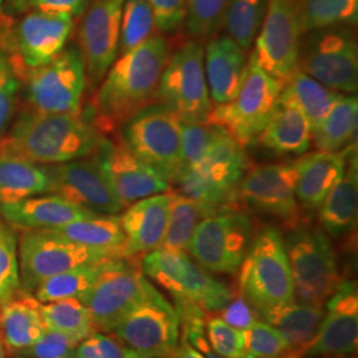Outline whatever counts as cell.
<instances>
[{"label": "cell", "instance_id": "obj_1", "mask_svg": "<svg viewBox=\"0 0 358 358\" xmlns=\"http://www.w3.org/2000/svg\"><path fill=\"white\" fill-rule=\"evenodd\" d=\"M170 55L167 38L157 35L115 59L93 99L92 122L101 134L122 128L130 118L157 103Z\"/></svg>", "mask_w": 358, "mask_h": 358}, {"label": "cell", "instance_id": "obj_2", "mask_svg": "<svg viewBox=\"0 0 358 358\" xmlns=\"http://www.w3.org/2000/svg\"><path fill=\"white\" fill-rule=\"evenodd\" d=\"M103 141L100 130L80 113L50 115L27 110L0 140V152L48 166L97 153Z\"/></svg>", "mask_w": 358, "mask_h": 358}, {"label": "cell", "instance_id": "obj_3", "mask_svg": "<svg viewBox=\"0 0 358 358\" xmlns=\"http://www.w3.org/2000/svg\"><path fill=\"white\" fill-rule=\"evenodd\" d=\"M238 272L241 296L256 315L296 299L284 239L275 227L263 229L252 239Z\"/></svg>", "mask_w": 358, "mask_h": 358}, {"label": "cell", "instance_id": "obj_4", "mask_svg": "<svg viewBox=\"0 0 358 358\" xmlns=\"http://www.w3.org/2000/svg\"><path fill=\"white\" fill-rule=\"evenodd\" d=\"M294 280V296L301 303L322 307L336 291L341 276L327 234L296 226L284 239Z\"/></svg>", "mask_w": 358, "mask_h": 358}, {"label": "cell", "instance_id": "obj_5", "mask_svg": "<svg viewBox=\"0 0 358 358\" xmlns=\"http://www.w3.org/2000/svg\"><path fill=\"white\" fill-rule=\"evenodd\" d=\"M301 38L297 68L327 88L356 94L358 90L357 40L350 26L321 28Z\"/></svg>", "mask_w": 358, "mask_h": 358}, {"label": "cell", "instance_id": "obj_6", "mask_svg": "<svg viewBox=\"0 0 358 358\" xmlns=\"http://www.w3.org/2000/svg\"><path fill=\"white\" fill-rule=\"evenodd\" d=\"M157 101L182 122L206 124L213 103L205 73V48L190 40L170 55L159 81Z\"/></svg>", "mask_w": 358, "mask_h": 358}, {"label": "cell", "instance_id": "obj_7", "mask_svg": "<svg viewBox=\"0 0 358 358\" xmlns=\"http://www.w3.org/2000/svg\"><path fill=\"white\" fill-rule=\"evenodd\" d=\"M282 83L268 75L251 53L243 84L230 103L211 109L207 124L229 131L243 146L255 141L272 115Z\"/></svg>", "mask_w": 358, "mask_h": 358}, {"label": "cell", "instance_id": "obj_8", "mask_svg": "<svg viewBox=\"0 0 358 358\" xmlns=\"http://www.w3.org/2000/svg\"><path fill=\"white\" fill-rule=\"evenodd\" d=\"M157 294L140 267L125 259H113L78 300L90 310L96 329L112 332L136 308Z\"/></svg>", "mask_w": 358, "mask_h": 358}, {"label": "cell", "instance_id": "obj_9", "mask_svg": "<svg viewBox=\"0 0 358 358\" xmlns=\"http://www.w3.org/2000/svg\"><path fill=\"white\" fill-rule=\"evenodd\" d=\"M141 269L176 300L190 301L205 312H220L232 300L230 288L194 263L186 252L157 248L143 256Z\"/></svg>", "mask_w": 358, "mask_h": 358}, {"label": "cell", "instance_id": "obj_10", "mask_svg": "<svg viewBox=\"0 0 358 358\" xmlns=\"http://www.w3.org/2000/svg\"><path fill=\"white\" fill-rule=\"evenodd\" d=\"M87 87L85 65L78 47H68L50 63L29 72L24 99L29 110L50 115L80 113Z\"/></svg>", "mask_w": 358, "mask_h": 358}, {"label": "cell", "instance_id": "obj_11", "mask_svg": "<svg viewBox=\"0 0 358 358\" xmlns=\"http://www.w3.org/2000/svg\"><path fill=\"white\" fill-rule=\"evenodd\" d=\"M252 239L251 217L234 208L205 217L194 231L187 252L205 269L235 275Z\"/></svg>", "mask_w": 358, "mask_h": 358}, {"label": "cell", "instance_id": "obj_12", "mask_svg": "<svg viewBox=\"0 0 358 358\" xmlns=\"http://www.w3.org/2000/svg\"><path fill=\"white\" fill-rule=\"evenodd\" d=\"M20 282L27 292L53 275L87 264L117 259L113 255L72 243L51 230H26L17 242Z\"/></svg>", "mask_w": 358, "mask_h": 358}, {"label": "cell", "instance_id": "obj_13", "mask_svg": "<svg viewBox=\"0 0 358 358\" xmlns=\"http://www.w3.org/2000/svg\"><path fill=\"white\" fill-rule=\"evenodd\" d=\"M121 129V141L171 183L180 165L178 118L161 103H153L130 118Z\"/></svg>", "mask_w": 358, "mask_h": 358}, {"label": "cell", "instance_id": "obj_14", "mask_svg": "<svg viewBox=\"0 0 358 358\" xmlns=\"http://www.w3.org/2000/svg\"><path fill=\"white\" fill-rule=\"evenodd\" d=\"M303 36L299 0H268L251 53L268 75L284 84L297 69Z\"/></svg>", "mask_w": 358, "mask_h": 358}, {"label": "cell", "instance_id": "obj_15", "mask_svg": "<svg viewBox=\"0 0 358 358\" xmlns=\"http://www.w3.org/2000/svg\"><path fill=\"white\" fill-rule=\"evenodd\" d=\"M179 325L176 308L158 292L115 325L112 333L140 355L171 358L178 346Z\"/></svg>", "mask_w": 358, "mask_h": 358}, {"label": "cell", "instance_id": "obj_16", "mask_svg": "<svg viewBox=\"0 0 358 358\" xmlns=\"http://www.w3.org/2000/svg\"><path fill=\"white\" fill-rule=\"evenodd\" d=\"M47 167L52 194L101 215H115L125 208L103 171L99 154Z\"/></svg>", "mask_w": 358, "mask_h": 358}, {"label": "cell", "instance_id": "obj_17", "mask_svg": "<svg viewBox=\"0 0 358 358\" xmlns=\"http://www.w3.org/2000/svg\"><path fill=\"white\" fill-rule=\"evenodd\" d=\"M125 0H93L78 29L87 83L100 85L120 52L121 17Z\"/></svg>", "mask_w": 358, "mask_h": 358}, {"label": "cell", "instance_id": "obj_18", "mask_svg": "<svg viewBox=\"0 0 358 358\" xmlns=\"http://www.w3.org/2000/svg\"><path fill=\"white\" fill-rule=\"evenodd\" d=\"M357 284L341 279L327 300V310L315 337L299 353L303 357L337 358L357 350Z\"/></svg>", "mask_w": 358, "mask_h": 358}, {"label": "cell", "instance_id": "obj_19", "mask_svg": "<svg viewBox=\"0 0 358 358\" xmlns=\"http://www.w3.org/2000/svg\"><path fill=\"white\" fill-rule=\"evenodd\" d=\"M294 164H272L245 173L238 186V196L245 205L278 217L289 229L300 223V205L296 198Z\"/></svg>", "mask_w": 358, "mask_h": 358}, {"label": "cell", "instance_id": "obj_20", "mask_svg": "<svg viewBox=\"0 0 358 358\" xmlns=\"http://www.w3.org/2000/svg\"><path fill=\"white\" fill-rule=\"evenodd\" d=\"M97 154L103 171L124 207L170 190V180L142 161L124 142L105 140Z\"/></svg>", "mask_w": 358, "mask_h": 358}, {"label": "cell", "instance_id": "obj_21", "mask_svg": "<svg viewBox=\"0 0 358 358\" xmlns=\"http://www.w3.org/2000/svg\"><path fill=\"white\" fill-rule=\"evenodd\" d=\"M73 29V17L34 10L22 17L13 31L19 63L29 72L50 63L65 48Z\"/></svg>", "mask_w": 358, "mask_h": 358}, {"label": "cell", "instance_id": "obj_22", "mask_svg": "<svg viewBox=\"0 0 358 358\" xmlns=\"http://www.w3.org/2000/svg\"><path fill=\"white\" fill-rule=\"evenodd\" d=\"M173 192L152 195L128 206L120 217L125 234V259L159 248L166 231Z\"/></svg>", "mask_w": 358, "mask_h": 358}, {"label": "cell", "instance_id": "obj_23", "mask_svg": "<svg viewBox=\"0 0 358 358\" xmlns=\"http://www.w3.org/2000/svg\"><path fill=\"white\" fill-rule=\"evenodd\" d=\"M0 215L8 224L17 229L52 230L75 220L101 214H96L57 194H43L13 203H1Z\"/></svg>", "mask_w": 358, "mask_h": 358}, {"label": "cell", "instance_id": "obj_24", "mask_svg": "<svg viewBox=\"0 0 358 358\" xmlns=\"http://www.w3.org/2000/svg\"><path fill=\"white\" fill-rule=\"evenodd\" d=\"M247 52L230 36L210 38L205 50V73L211 103H230L247 72Z\"/></svg>", "mask_w": 358, "mask_h": 358}, {"label": "cell", "instance_id": "obj_25", "mask_svg": "<svg viewBox=\"0 0 358 358\" xmlns=\"http://www.w3.org/2000/svg\"><path fill=\"white\" fill-rule=\"evenodd\" d=\"M345 169L343 176L333 185L320 207L321 226L324 231L340 238L352 232L357 226L358 166L356 145L345 149Z\"/></svg>", "mask_w": 358, "mask_h": 358}, {"label": "cell", "instance_id": "obj_26", "mask_svg": "<svg viewBox=\"0 0 358 358\" xmlns=\"http://www.w3.org/2000/svg\"><path fill=\"white\" fill-rule=\"evenodd\" d=\"M345 150L316 152L303 157L296 166V198L307 210H317L345 169Z\"/></svg>", "mask_w": 358, "mask_h": 358}, {"label": "cell", "instance_id": "obj_27", "mask_svg": "<svg viewBox=\"0 0 358 358\" xmlns=\"http://www.w3.org/2000/svg\"><path fill=\"white\" fill-rule=\"evenodd\" d=\"M41 303L28 292H17L0 307V336L4 348L19 353L36 344L47 331Z\"/></svg>", "mask_w": 358, "mask_h": 358}, {"label": "cell", "instance_id": "obj_28", "mask_svg": "<svg viewBox=\"0 0 358 358\" xmlns=\"http://www.w3.org/2000/svg\"><path fill=\"white\" fill-rule=\"evenodd\" d=\"M257 140L275 153L300 155L312 145V129L300 110L278 101Z\"/></svg>", "mask_w": 358, "mask_h": 358}, {"label": "cell", "instance_id": "obj_29", "mask_svg": "<svg viewBox=\"0 0 358 358\" xmlns=\"http://www.w3.org/2000/svg\"><path fill=\"white\" fill-rule=\"evenodd\" d=\"M52 192L48 167L0 152V205Z\"/></svg>", "mask_w": 358, "mask_h": 358}, {"label": "cell", "instance_id": "obj_30", "mask_svg": "<svg viewBox=\"0 0 358 358\" xmlns=\"http://www.w3.org/2000/svg\"><path fill=\"white\" fill-rule=\"evenodd\" d=\"M257 315L282 333L291 352L299 353L319 331L324 308L294 300L279 307L263 309Z\"/></svg>", "mask_w": 358, "mask_h": 358}, {"label": "cell", "instance_id": "obj_31", "mask_svg": "<svg viewBox=\"0 0 358 358\" xmlns=\"http://www.w3.org/2000/svg\"><path fill=\"white\" fill-rule=\"evenodd\" d=\"M51 231L72 243L108 252L117 259H125V234L120 217L96 215L71 222Z\"/></svg>", "mask_w": 358, "mask_h": 358}, {"label": "cell", "instance_id": "obj_32", "mask_svg": "<svg viewBox=\"0 0 358 358\" xmlns=\"http://www.w3.org/2000/svg\"><path fill=\"white\" fill-rule=\"evenodd\" d=\"M341 94L343 93L327 88L297 68L282 84L279 101L300 110L307 117L310 129L313 130L320 125Z\"/></svg>", "mask_w": 358, "mask_h": 358}, {"label": "cell", "instance_id": "obj_33", "mask_svg": "<svg viewBox=\"0 0 358 358\" xmlns=\"http://www.w3.org/2000/svg\"><path fill=\"white\" fill-rule=\"evenodd\" d=\"M173 192L166 231L159 248L171 252H187L192 234L198 224L207 217L217 213L213 207L196 202L178 192Z\"/></svg>", "mask_w": 358, "mask_h": 358}, {"label": "cell", "instance_id": "obj_34", "mask_svg": "<svg viewBox=\"0 0 358 358\" xmlns=\"http://www.w3.org/2000/svg\"><path fill=\"white\" fill-rule=\"evenodd\" d=\"M358 101L356 94H341L320 125L312 130L317 150L337 153L356 137Z\"/></svg>", "mask_w": 358, "mask_h": 358}, {"label": "cell", "instance_id": "obj_35", "mask_svg": "<svg viewBox=\"0 0 358 358\" xmlns=\"http://www.w3.org/2000/svg\"><path fill=\"white\" fill-rule=\"evenodd\" d=\"M231 186L238 187L247 173V154L241 142L217 127V134L199 166Z\"/></svg>", "mask_w": 358, "mask_h": 358}, {"label": "cell", "instance_id": "obj_36", "mask_svg": "<svg viewBox=\"0 0 358 358\" xmlns=\"http://www.w3.org/2000/svg\"><path fill=\"white\" fill-rule=\"evenodd\" d=\"M108 262L80 266L53 275L43 280L34 289L35 297L38 303H50L62 299H80L93 287L99 276L103 273Z\"/></svg>", "mask_w": 358, "mask_h": 358}, {"label": "cell", "instance_id": "obj_37", "mask_svg": "<svg viewBox=\"0 0 358 358\" xmlns=\"http://www.w3.org/2000/svg\"><path fill=\"white\" fill-rule=\"evenodd\" d=\"M40 308L47 329L64 333L80 343L96 332L90 310L78 299L41 303Z\"/></svg>", "mask_w": 358, "mask_h": 358}, {"label": "cell", "instance_id": "obj_38", "mask_svg": "<svg viewBox=\"0 0 358 358\" xmlns=\"http://www.w3.org/2000/svg\"><path fill=\"white\" fill-rule=\"evenodd\" d=\"M303 34L321 28L355 26L358 20V0H299Z\"/></svg>", "mask_w": 358, "mask_h": 358}, {"label": "cell", "instance_id": "obj_39", "mask_svg": "<svg viewBox=\"0 0 358 358\" xmlns=\"http://www.w3.org/2000/svg\"><path fill=\"white\" fill-rule=\"evenodd\" d=\"M268 0H230L223 27L244 52H248L257 38L264 16L267 13Z\"/></svg>", "mask_w": 358, "mask_h": 358}, {"label": "cell", "instance_id": "obj_40", "mask_svg": "<svg viewBox=\"0 0 358 358\" xmlns=\"http://www.w3.org/2000/svg\"><path fill=\"white\" fill-rule=\"evenodd\" d=\"M155 17L148 0H125L121 17L120 55L131 51L154 36Z\"/></svg>", "mask_w": 358, "mask_h": 358}, {"label": "cell", "instance_id": "obj_41", "mask_svg": "<svg viewBox=\"0 0 358 358\" xmlns=\"http://www.w3.org/2000/svg\"><path fill=\"white\" fill-rule=\"evenodd\" d=\"M230 0H186L185 23L194 40L214 38L223 27Z\"/></svg>", "mask_w": 358, "mask_h": 358}, {"label": "cell", "instance_id": "obj_42", "mask_svg": "<svg viewBox=\"0 0 358 358\" xmlns=\"http://www.w3.org/2000/svg\"><path fill=\"white\" fill-rule=\"evenodd\" d=\"M17 238L11 224L0 219V307L20 291Z\"/></svg>", "mask_w": 358, "mask_h": 358}, {"label": "cell", "instance_id": "obj_43", "mask_svg": "<svg viewBox=\"0 0 358 358\" xmlns=\"http://www.w3.org/2000/svg\"><path fill=\"white\" fill-rule=\"evenodd\" d=\"M243 336L245 358H279L291 352L282 333L266 321L256 320Z\"/></svg>", "mask_w": 358, "mask_h": 358}, {"label": "cell", "instance_id": "obj_44", "mask_svg": "<svg viewBox=\"0 0 358 358\" xmlns=\"http://www.w3.org/2000/svg\"><path fill=\"white\" fill-rule=\"evenodd\" d=\"M217 130V125L207 122L192 124L180 121V165L178 173L202 164Z\"/></svg>", "mask_w": 358, "mask_h": 358}, {"label": "cell", "instance_id": "obj_45", "mask_svg": "<svg viewBox=\"0 0 358 358\" xmlns=\"http://www.w3.org/2000/svg\"><path fill=\"white\" fill-rule=\"evenodd\" d=\"M20 78L8 55L0 47V140L8 133L13 122Z\"/></svg>", "mask_w": 358, "mask_h": 358}, {"label": "cell", "instance_id": "obj_46", "mask_svg": "<svg viewBox=\"0 0 358 358\" xmlns=\"http://www.w3.org/2000/svg\"><path fill=\"white\" fill-rule=\"evenodd\" d=\"M206 328L207 341L217 355L226 358H245L243 331L231 327L220 317L208 320Z\"/></svg>", "mask_w": 358, "mask_h": 358}, {"label": "cell", "instance_id": "obj_47", "mask_svg": "<svg viewBox=\"0 0 358 358\" xmlns=\"http://www.w3.org/2000/svg\"><path fill=\"white\" fill-rule=\"evenodd\" d=\"M80 341L64 333L47 329L36 344L20 350L19 355L31 358H76Z\"/></svg>", "mask_w": 358, "mask_h": 358}, {"label": "cell", "instance_id": "obj_48", "mask_svg": "<svg viewBox=\"0 0 358 358\" xmlns=\"http://www.w3.org/2000/svg\"><path fill=\"white\" fill-rule=\"evenodd\" d=\"M155 17V26L165 34L176 32L185 22L186 0H148Z\"/></svg>", "mask_w": 358, "mask_h": 358}, {"label": "cell", "instance_id": "obj_49", "mask_svg": "<svg viewBox=\"0 0 358 358\" xmlns=\"http://www.w3.org/2000/svg\"><path fill=\"white\" fill-rule=\"evenodd\" d=\"M256 312L250 307V304L241 296L236 300H231L229 306L222 309V320L230 324L231 327L245 331L248 329L257 319Z\"/></svg>", "mask_w": 358, "mask_h": 358}, {"label": "cell", "instance_id": "obj_50", "mask_svg": "<svg viewBox=\"0 0 358 358\" xmlns=\"http://www.w3.org/2000/svg\"><path fill=\"white\" fill-rule=\"evenodd\" d=\"M90 0H27L26 6L41 13L68 15L71 17L84 13Z\"/></svg>", "mask_w": 358, "mask_h": 358}, {"label": "cell", "instance_id": "obj_51", "mask_svg": "<svg viewBox=\"0 0 358 358\" xmlns=\"http://www.w3.org/2000/svg\"><path fill=\"white\" fill-rule=\"evenodd\" d=\"M99 348L101 358H125V349L115 338L105 333L94 332L92 334Z\"/></svg>", "mask_w": 358, "mask_h": 358}, {"label": "cell", "instance_id": "obj_52", "mask_svg": "<svg viewBox=\"0 0 358 358\" xmlns=\"http://www.w3.org/2000/svg\"><path fill=\"white\" fill-rule=\"evenodd\" d=\"M76 358H101L99 348L94 343V338L90 336L83 340L76 348Z\"/></svg>", "mask_w": 358, "mask_h": 358}, {"label": "cell", "instance_id": "obj_53", "mask_svg": "<svg viewBox=\"0 0 358 358\" xmlns=\"http://www.w3.org/2000/svg\"><path fill=\"white\" fill-rule=\"evenodd\" d=\"M176 356H177V358H206L183 336L179 340L178 346H177V350H176Z\"/></svg>", "mask_w": 358, "mask_h": 358}, {"label": "cell", "instance_id": "obj_54", "mask_svg": "<svg viewBox=\"0 0 358 358\" xmlns=\"http://www.w3.org/2000/svg\"><path fill=\"white\" fill-rule=\"evenodd\" d=\"M125 358H155V357H149V356H143V355H140V353H137V352H134V350H131V349H125Z\"/></svg>", "mask_w": 358, "mask_h": 358}, {"label": "cell", "instance_id": "obj_55", "mask_svg": "<svg viewBox=\"0 0 358 358\" xmlns=\"http://www.w3.org/2000/svg\"><path fill=\"white\" fill-rule=\"evenodd\" d=\"M11 6L16 10H22L26 6L27 0H10Z\"/></svg>", "mask_w": 358, "mask_h": 358}, {"label": "cell", "instance_id": "obj_56", "mask_svg": "<svg viewBox=\"0 0 358 358\" xmlns=\"http://www.w3.org/2000/svg\"><path fill=\"white\" fill-rule=\"evenodd\" d=\"M279 358H306L303 357L300 353H297V352H288L287 355H284L282 357Z\"/></svg>", "mask_w": 358, "mask_h": 358}, {"label": "cell", "instance_id": "obj_57", "mask_svg": "<svg viewBox=\"0 0 358 358\" xmlns=\"http://www.w3.org/2000/svg\"><path fill=\"white\" fill-rule=\"evenodd\" d=\"M0 358H6V348H4V344H3L1 336H0Z\"/></svg>", "mask_w": 358, "mask_h": 358}, {"label": "cell", "instance_id": "obj_58", "mask_svg": "<svg viewBox=\"0 0 358 358\" xmlns=\"http://www.w3.org/2000/svg\"><path fill=\"white\" fill-rule=\"evenodd\" d=\"M3 1H4V0H0V8H1V6H3Z\"/></svg>", "mask_w": 358, "mask_h": 358}, {"label": "cell", "instance_id": "obj_59", "mask_svg": "<svg viewBox=\"0 0 358 358\" xmlns=\"http://www.w3.org/2000/svg\"><path fill=\"white\" fill-rule=\"evenodd\" d=\"M337 358H352L350 356H343V357H337Z\"/></svg>", "mask_w": 358, "mask_h": 358}, {"label": "cell", "instance_id": "obj_60", "mask_svg": "<svg viewBox=\"0 0 358 358\" xmlns=\"http://www.w3.org/2000/svg\"><path fill=\"white\" fill-rule=\"evenodd\" d=\"M16 358H31V357H24V356H17Z\"/></svg>", "mask_w": 358, "mask_h": 358}]
</instances>
